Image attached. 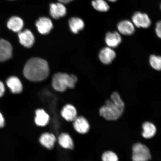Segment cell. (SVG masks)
<instances>
[{"mask_svg": "<svg viewBox=\"0 0 161 161\" xmlns=\"http://www.w3.org/2000/svg\"><path fill=\"white\" fill-rule=\"evenodd\" d=\"M77 80L75 75L59 72L55 74L52 77V86L56 91L64 92L68 88H74Z\"/></svg>", "mask_w": 161, "mask_h": 161, "instance_id": "3", "label": "cell"}, {"mask_svg": "<svg viewBox=\"0 0 161 161\" xmlns=\"http://www.w3.org/2000/svg\"><path fill=\"white\" fill-rule=\"evenodd\" d=\"M142 128L143 131L142 135L144 138L150 139L155 135L157 131L156 127L152 123H144L142 125Z\"/></svg>", "mask_w": 161, "mask_h": 161, "instance_id": "20", "label": "cell"}, {"mask_svg": "<svg viewBox=\"0 0 161 161\" xmlns=\"http://www.w3.org/2000/svg\"><path fill=\"white\" fill-rule=\"evenodd\" d=\"M13 55V47L9 42L4 39L0 40V62L9 59Z\"/></svg>", "mask_w": 161, "mask_h": 161, "instance_id": "11", "label": "cell"}, {"mask_svg": "<svg viewBox=\"0 0 161 161\" xmlns=\"http://www.w3.org/2000/svg\"><path fill=\"white\" fill-rule=\"evenodd\" d=\"M104 40L108 47L113 49L120 45L122 42V38L119 32H109L106 33Z\"/></svg>", "mask_w": 161, "mask_h": 161, "instance_id": "12", "label": "cell"}, {"mask_svg": "<svg viewBox=\"0 0 161 161\" xmlns=\"http://www.w3.org/2000/svg\"><path fill=\"white\" fill-rule=\"evenodd\" d=\"M5 92V87L3 82L0 81V97L3 96Z\"/></svg>", "mask_w": 161, "mask_h": 161, "instance_id": "26", "label": "cell"}, {"mask_svg": "<svg viewBox=\"0 0 161 161\" xmlns=\"http://www.w3.org/2000/svg\"><path fill=\"white\" fill-rule=\"evenodd\" d=\"M69 23L70 30L74 34L78 33L84 29L85 26L83 20L78 17L71 18L69 20Z\"/></svg>", "mask_w": 161, "mask_h": 161, "instance_id": "21", "label": "cell"}, {"mask_svg": "<svg viewBox=\"0 0 161 161\" xmlns=\"http://www.w3.org/2000/svg\"><path fill=\"white\" fill-rule=\"evenodd\" d=\"M73 122L74 129L78 133L84 134L89 131L90 128L89 122L84 116H77Z\"/></svg>", "mask_w": 161, "mask_h": 161, "instance_id": "10", "label": "cell"}, {"mask_svg": "<svg viewBox=\"0 0 161 161\" xmlns=\"http://www.w3.org/2000/svg\"><path fill=\"white\" fill-rule=\"evenodd\" d=\"M24 25L23 20L18 17H13L10 19L7 23L8 28L14 32L19 33L21 31Z\"/></svg>", "mask_w": 161, "mask_h": 161, "instance_id": "19", "label": "cell"}, {"mask_svg": "<svg viewBox=\"0 0 161 161\" xmlns=\"http://www.w3.org/2000/svg\"><path fill=\"white\" fill-rule=\"evenodd\" d=\"M108 1L112 2V3H114V2H115L116 1H117L118 0H108Z\"/></svg>", "mask_w": 161, "mask_h": 161, "instance_id": "29", "label": "cell"}, {"mask_svg": "<svg viewBox=\"0 0 161 161\" xmlns=\"http://www.w3.org/2000/svg\"><path fill=\"white\" fill-rule=\"evenodd\" d=\"M59 2V3H68L72 1V0H58Z\"/></svg>", "mask_w": 161, "mask_h": 161, "instance_id": "28", "label": "cell"}, {"mask_svg": "<svg viewBox=\"0 0 161 161\" xmlns=\"http://www.w3.org/2000/svg\"><path fill=\"white\" fill-rule=\"evenodd\" d=\"M102 161H119L118 156L112 151H107L102 156Z\"/></svg>", "mask_w": 161, "mask_h": 161, "instance_id": "24", "label": "cell"}, {"mask_svg": "<svg viewBox=\"0 0 161 161\" xmlns=\"http://www.w3.org/2000/svg\"><path fill=\"white\" fill-rule=\"evenodd\" d=\"M34 122L39 127H44L48 125L50 120V116L43 108H38L35 111Z\"/></svg>", "mask_w": 161, "mask_h": 161, "instance_id": "7", "label": "cell"}, {"mask_svg": "<svg viewBox=\"0 0 161 161\" xmlns=\"http://www.w3.org/2000/svg\"><path fill=\"white\" fill-rule=\"evenodd\" d=\"M50 13L54 19H58L64 17L66 13V9L63 3H59L50 5Z\"/></svg>", "mask_w": 161, "mask_h": 161, "instance_id": "17", "label": "cell"}, {"mask_svg": "<svg viewBox=\"0 0 161 161\" xmlns=\"http://www.w3.org/2000/svg\"><path fill=\"white\" fill-rule=\"evenodd\" d=\"M5 125V119L1 113H0V128H3Z\"/></svg>", "mask_w": 161, "mask_h": 161, "instance_id": "27", "label": "cell"}, {"mask_svg": "<svg viewBox=\"0 0 161 161\" xmlns=\"http://www.w3.org/2000/svg\"><path fill=\"white\" fill-rule=\"evenodd\" d=\"M59 146L64 149L73 150L74 144L71 136L67 132H62L59 134L57 140Z\"/></svg>", "mask_w": 161, "mask_h": 161, "instance_id": "15", "label": "cell"}, {"mask_svg": "<svg viewBox=\"0 0 161 161\" xmlns=\"http://www.w3.org/2000/svg\"><path fill=\"white\" fill-rule=\"evenodd\" d=\"M57 138L55 134L49 132H44L40 136L39 141L42 146L46 149H53L55 146Z\"/></svg>", "mask_w": 161, "mask_h": 161, "instance_id": "6", "label": "cell"}, {"mask_svg": "<svg viewBox=\"0 0 161 161\" xmlns=\"http://www.w3.org/2000/svg\"><path fill=\"white\" fill-rule=\"evenodd\" d=\"M92 4L94 8L98 11L106 12L110 9L109 5L105 0H93Z\"/></svg>", "mask_w": 161, "mask_h": 161, "instance_id": "22", "label": "cell"}, {"mask_svg": "<svg viewBox=\"0 0 161 161\" xmlns=\"http://www.w3.org/2000/svg\"><path fill=\"white\" fill-rule=\"evenodd\" d=\"M110 99L107 101L105 105L100 108L99 114L107 120H115L122 115L125 105L117 92H114Z\"/></svg>", "mask_w": 161, "mask_h": 161, "instance_id": "2", "label": "cell"}, {"mask_svg": "<svg viewBox=\"0 0 161 161\" xmlns=\"http://www.w3.org/2000/svg\"><path fill=\"white\" fill-rule=\"evenodd\" d=\"M152 158L150 150L146 145L140 143L132 147V161H148Z\"/></svg>", "mask_w": 161, "mask_h": 161, "instance_id": "4", "label": "cell"}, {"mask_svg": "<svg viewBox=\"0 0 161 161\" xmlns=\"http://www.w3.org/2000/svg\"><path fill=\"white\" fill-rule=\"evenodd\" d=\"M36 25L38 31L42 35L49 33L53 27L51 20L47 17L40 18L36 22Z\"/></svg>", "mask_w": 161, "mask_h": 161, "instance_id": "13", "label": "cell"}, {"mask_svg": "<svg viewBox=\"0 0 161 161\" xmlns=\"http://www.w3.org/2000/svg\"><path fill=\"white\" fill-rule=\"evenodd\" d=\"M132 23L135 27L147 29L150 27L152 22L149 16L145 13L136 12L132 17Z\"/></svg>", "mask_w": 161, "mask_h": 161, "instance_id": "5", "label": "cell"}, {"mask_svg": "<svg viewBox=\"0 0 161 161\" xmlns=\"http://www.w3.org/2000/svg\"><path fill=\"white\" fill-rule=\"evenodd\" d=\"M119 33L122 35L130 36L135 31V26L132 22L128 20H125L119 22L117 25Z\"/></svg>", "mask_w": 161, "mask_h": 161, "instance_id": "16", "label": "cell"}, {"mask_svg": "<svg viewBox=\"0 0 161 161\" xmlns=\"http://www.w3.org/2000/svg\"><path fill=\"white\" fill-rule=\"evenodd\" d=\"M116 53L113 49L110 47H104L100 50L98 58L103 64L108 65L112 63L116 57Z\"/></svg>", "mask_w": 161, "mask_h": 161, "instance_id": "9", "label": "cell"}, {"mask_svg": "<svg viewBox=\"0 0 161 161\" xmlns=\"http://www.w3.org/2000/svg\"><path fill=\"white\" fill-rule=\"evenodd\" d=\"M155 32L156 35L159 38L161 37V21H158L157 23Z\"/></svg>", "mask_w": 161, "mask_h": 161, "instance_id": "25", "label": "cell"}, {"mask_svg": "<svg viewBox=\"0 0 161 161\" xmlns=\"http://www.w3.org/2000/svg\"><path fill=\"white\" fill-rule=\"evenodd\" d=\"M149 63L151 67L156 70H160L161 68V58L159 56L152 55L149 58Z\"/></svg>", "mask_w": 161, "mask_h": 161, "instance_id": "23", "label": "cell"}, {"mask_svg": "<svg viewBox=\"0 0 161 161\" xmlns=\"http://www.w3.org/2000/svg\"><path fill=\"white\" fill-rule=\"evenodd\" d=\"M7 84L12 92L14 94L21 93L23 86L20 80L15 76H11L7 80Z\"/></svg>", "mask_w": 161, "mask_h": 161, "instance_id": "18", "label": "cell"}, {"mask_svg": "<svg viewBox=\"0 0 161 161\" xmlns=\"http://www.w3.org/2000/svg\"><path fill=\"white\" fill-rule=\"evenodd\" d=\"M49 68L47 61L41 58L30 59L26 64L24 75L28 80L34 82L42 81L49 76Z\"/></svg>", "mask_w": 161, "mask_h": 161, "instance_id": "1", "label": "cell"}, {"mask_svg": "<svg viewBox=\"0 0 161 161\" xmlns=\"http://www.w3.org/2000/svg\"><path fill=\"white\" fill-rule=\"evenodd\" d=\"M18 36L20 43L26 48L31 47L35 43V37L29 30H25L23 31H20Z\"/></svg>", "mask_w": 161, "mask_h": 161, "instance_id": "14", "label": "cell"}, {"mask_svg": "<svg viewBox=\"0 0 161 161\" xmlns=\"http://www.w3.org/2000/svg\"><path fill=\"white\" fill-rule=\"evenodd\" d=\"M60 116L67 122H73L77 117L78 112L75 107L68 104L63 106L60 112Z\"/></svg>", "mask_w": 161, "mask_h": 161, "instance_id": "8", "label": "cell"}]
</instances>
